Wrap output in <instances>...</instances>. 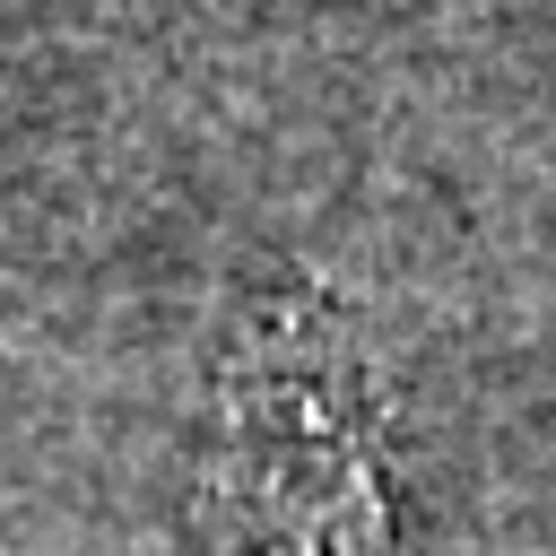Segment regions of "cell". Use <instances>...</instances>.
I'll list each match as a JSON object with an SVG mask.
<instances>
[{
  "mask_svg": "<svg viewBox=\"0 0 556 556\" xmlns=\"http://www.w3.org/2000/svg\"><path fill=\"white\" fill-rule=\"evenodd\" d=\"M200 556H408L356 356L313 295L261 304L226 365Z\"/></svg>",
  "mask_w": 556,
  "mask_h": 556,
  "instance_id": "obj_1",
  "label": "cell"
}]
</instances>
